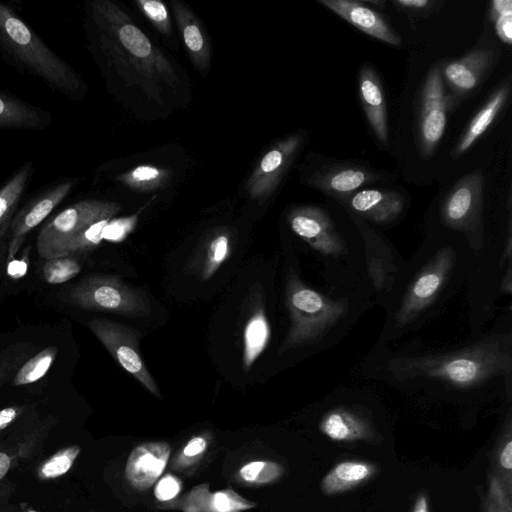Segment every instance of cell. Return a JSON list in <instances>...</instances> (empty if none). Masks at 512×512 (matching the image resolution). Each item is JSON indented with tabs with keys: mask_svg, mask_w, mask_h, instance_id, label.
I'll use <instances>...</instances> for the list:
<instances>
[{
	"mask_svg": "<svg viewBox=\"0 0 512 512\" xmlns=\"http://www.w3.org/2000/svg\"><path fill=\"white\" fill-rule=\"evenodd\" d=\"M354 375L407 390L468 394L500 388L511 394L510 317L500 319L478 340L456 348L394 350L376 343Z\"/></svg>",
	"mask_w": 512,
	"mask_h": 512,
	"instance_id": "1",
	"label": "cell"
},
{
	"mask_svg": "<svg viewBox=\"0 0 512 512\" xmlns=\"http://www.w3.org/2000/svg\"><path fill=\"white\" fill-rule=\"evenodd\" d=\"M476 258L463 238L429 239L403 265L386 301L377 343L388 345L422 326L475 273Z\"/></svg>",
	"mask_w": 512,
	"mask_h": 512,
	"instance_id": "2",
	"label": "cell"
},
{
	"mask_svg": "<svg viewBox=\"0 0 512 512\" xmlns=\"http://www.w3.org/2000/svg\"><path fill=\"white\" fill-rule=\"evenodd\" d=\"M87 34L91 50L128 85H137L162 104L165 86L179 87V78L166 56L128 14L111 0H91Z\"/></svg>",
	"mask_w": 512,
	"mask_h": 512,
	"instance_id": "3",
	"label": "cell"
},
{
	"mask_svg": "<svg viewBox=\"0 0 512 512\" xmlns=\"http://www.w3.org/2000/svg\"><path fill=\"white\" fill-rule=\"evenodd\" d=\"M289 328L279 354L290 350H326L341 340L374 303L357 294L323 293L290 268L285 280Z\"/></svg>",
	"mask_w": 512,
	"mask_h": 512,
	"instance_id": "4",
	"label": "cell"
},
{
	"mask_svg": "<svg viewBox=\"0 0 512 512\" xmlns=\"http://www.w3.org/2000/svg\"><path fill=\"white\" fill-rule=\"evenodd\" d=\"M287 220L294 234L320 260L331 293L357 294L374 303L361 236L354 239L347 236L331 215L319 206L295 207L288 213Z\"/></svg>",
	"mask_w": 512,
	"mask_h": 512,
	"instance_id": "5",
	"label": "cell"
},
{
	"mask_svg": "<svg viewBox=\"0 0 512 512\" xmlns=\"http://www.w3.org/2000/svg\"><path fill=\"white\" fill-rule=\"evenodd\" d=\"M0 54L19 72L79 101L87 92L80 74L56 54L8 4L0 1Z\"/></svg>",
	"mask_w": 512,
	"mask_h": 512,
	"instance_id": "6",
	"label": "cell"
},
{
	"mask_svg": "<svg viewBox=\"0 0 512 512\" xmlns=\"http://www.w3.org/2000/svg\"><path fill=\"white\" fill-rule=\"evenodd\" d=\"M484 176L480 169L462 176L448 191L441 207L442 226L465 240L476 258V274H482L486 257L484 226Z\"/></svg>",
	"mask_w": 512,
	"mask_h": 512,
	"instance_id": "7",
	"label": "cell"
},
{
	"mask_svg": "<svg viewBox=\"0 0 512 512\" xmlns=\"http://www.w3.org/2000/svg\"><path fill=\"white\" fill-rule=\"evenodd\" d=\"M67 301L79 308L145 317L151 313L147 297L113 275H89L67 293Z\"/></svg>",
	"mask_w": 512,
	"mask_h": 512,
	"instance_id": "8",
	"label": "cell"
},
{
	"mask_svg": "<svg viewBox=\"0 0 512 512\" xmlns=\"http://www.w3.org/2000/svg\"><path fill=\"white\" fill-rule=\"evenodd\" d=\"M121 209L119 203L97 199L78 201L65 208L40 230L36 248L43 259L58 258L64 246L92 224L111 219Z\"/></svg>",
	"mask_w": 512,
	"mask_h": 512,
	"instance_id": "9",
	"label": "cell"
},
{
	"mask_svg": "<svg viewBox=\"0 0 512 512\" xmlns=\"http://www.w3.org/2000/svg\"><path fill=\"white\" fill-rule=\"evenodd\" d=\"M442 62L427 73L421 87L417 109V140L423 157L432 156L447 125L448 112L456 103L442 77Z\"/></svg>",
	"mask_w": 512,
	"mask_h": 512,
	"instance_id": "10",
	"label": "cell"
},
{
	"mask_svg": "<svg viewBox=\"0 0 512 512\" xmlns=\"http://www.w3.org/2000/svg\"><path fill=\"white\" fill-rule=\"evenodd\" d=\"M364 245L365 268L374 303L382 306L389 296L404 259L374 227L351 215Z\"/></svg>",
	"mask_w": 512,
	"mask_h": 512,
	"instance_id": "11",
	"label": "cell"
},
{
	"mask_svg": "<svg viewBox=\"0 0 512 512\" xmlns=\"http://www.w3.org/2000/svg\"><path fill=\"white\" fill-rule=\"evenodd\" d=\"M87 325L122 369L153 396L160 398L158 385L142 359L138 333L121 323L106 319H92Z\"/></svg>",
	"mask_w": 512,
	"mask_h": 512,
	"instance_id": "12",
	"label": "cell"
},
{
	"mask_svg": "<svg viewBox=\"0 0 512 512\" xmlns=\"http://www.w3.org/2000/svg\"><path fill=\"white\" fill-rule=\"evenodd\" d=\"M303 140V134L296 133L279 140L269 148L247 180L246 188L250 198L266 199L275 191Z\"/></svg>",
	"mask_w": 512,
	"mask_h": 512,
	"instance_id": "13",
	"label": "cell"
},
{
	"mask_svg": "<svg viewBox=\"0 0 512 512\" xmlns=\"http://www.w3.org/2000/svg\"><path fill=\"white\" fill-rule=\"evenodd\" d=\"M77 185L76 179L58 181L37 194L10 222L8 260H12L30 231L36 228Z\"/></svg>",
	"mask_w": 512,
	"mask_h": 512,
	"instance_id": "14",
	"label": "cell"
},
{
	"mask_svg": "<svg viewBox=\"0 0 512 512\" xmlns=\"http://www.w3.org/2000/svg\"><path fill=\"white\" fill-rule=\"evenodd\" d=\"M495 52L488 48H477L460 59L442 64V77L449 93L460 98L475 91L495 62Z\"/></svg>",
	"mask_w": 512,
	"mask_h": 512,
	"instance_id": "15",
	"label": "cell"
},
{
	"mask_svg": "<svg viewBox=\"0 0 512 512\" xmlns=\"http://www.w3.org/2000/svg\"><path fill=\"white\" fill-rule=\"evenodd\" d=\"M349 214L367 223L389 226L399 220L405 207L404 196L390 189H362L345 202Z\"/></svg>",
	"mask_w": 512,
	"mask_h": 512,
	"instance_id": "16",
	"label": "cell"
},
{
	"mask_svg": "<svg viewBox=\"0 0 512 512\" xmlns=\"http://www.w3.org/2000/svg\"><path fill=\"white\" fill-rule=\"evenodd\" d=\"M170 454V445L163 441L136 446L130 452L124 469L129 485L140 491L149 489L164 472Z\"/></svg>",
	"mask_w": 512,
	"mask_h": 512,
	"instance_id": "17",
	"label": "cell"
},
{
	"mask_svg": "<svg viewBox=\"0 0 512 512\" xmlns=\"http://www.w3.org/2000/svg\"><path fill=\"white\" fill-rule=\"evenodd\" d=\"M318 2L361 32L393 46L401 45V38L386 19L362 1L318 0Z\"/></svg>",
	"mask_w": 512,
	"mask_h": 512,
	"instance_id": "18",
	"label": "cell"
},
{
	"mask_svg": "<svg viewBox=\"0 0 512 512\" xmlns=\"http://www.w3.org/2000/svg\"><path fill=\"white\" fill-rule=\"evenodd\" d=\"M379 176L357 165L339 164L323 168L310 176L308 185L345 202L360 187L376 181Z\"/></svg>",
	"mask_w": 512,
	"mask_h": 512,
	"instance_id": "19",
	"label": "cell"
},
{
	"mask_svg": "<svg viewBox=\"0 0 512 512\" xmlns=\"http://www.w3.org/2000/svg\"><path fill=\"white\" fill-rule=\"evenodd\" d=\"M358 90L367 122L377 140L388 144V119L382 82L370 65H363L358 73Z\"/></svg>",
	"mask_w": 512,
	"mask_h": 512,
	"instance_id": "20",
	"label": "cell"
},
{
	"mask_svg": "<svg viewBox=\"0 0 512 512\" xmlns=\"http://www.w3.org/2000/svg\"><path fill=\"white\" fill-rule=\"evenodd\" d=\"M51 123L49 111L0 89V130L42 131Z\"/></svg>",
	"mask_w": 512,
	"mask_h": 512,
	"instance_id": "21",
	"label": "cell"
},
{
	"mask_svg": "<svg viewBox=\"0 0 512 512\" xmlns=\"http://www.w3.org/2000/svg\"><path fill=\"white\" fill-rule=\"evenodd\" d=\"M177 26L194 67L204 73L210 64L211 47L206 33L193 12L183 3L171 2Z\"/></svg>",
	"mask_w": 512,
	"mask_h": 512,
	"instance_id": "22",
	"label": "cell"
},
{
	"mask_svg": "<svg viewBox=\"0 0 512 512\" xmlns=\"http://www.w3.org/2000/svg\"><path fill=\"white\" fill-rule=\"evenodd\" d=\"M510 89V80L506 79V81L501 83L497 89L492 92L480 110L471 119L453 148L451 153L453 158L465 154L489 129L506 105L510 95Z\"/></svg>",
	"mask_w": 512,
	"mask_h": 512,
	"instance_id": "23",
	"label": "cell"
},
{
	"mask_svg": "<svg viewBox=\"0 0 512 512\" xmlns=\"http://www.w3.org/2000/svg\"><path fill=\"white\" fill-rule=\"evenodd\" d=\"M183 512H241L256 507L231 488L209 492L208 484L194 487L180 502Z\"/></svg>",
	"mask_w": 512,
	"mask_h": 512,
	"instance_id": "24",
	"label": "cell"
},
{
	"mask_svg": "<svg viewBox=\"0 0 512 512\" xmlns=\"http://www.w3.org/2000/svg\"><path fill=\"white\" fill-rule=\"evenodd\" d=\"M271 337L269 320L261 304L253 310L243 330V370L248 372L266 349Z\"/></svg>",
	"mask_w": 512,
	"mask_h": 512,
	"instance_id": "25",
	"label": "cell"
},
{
	"mask_svg": "<svg viewBox=\"0 0 512 512\" xmlns=\"http://www.w3.org/2000/svg\"><path fill=\"white\" fill-rule=\"evenodd\" d=\"M47 427L35 429L16 441L0 444V483L19 464L33 457L41 448Z\"/></svg>",
	"mask_w": 512,
	"mask_h": 512,
	"instance_id": "26",
	"label": "cell"
},
{
	"mask_svg": "<svg viewBox=\"0 0 512 512\" xmlns=\"http://www.w3.org/2000/svg\"><path fill=\"white\" fill-rule=\"evenodd\" d=\"M34 165L26 162L0 188V230L8 224L33 176Z\"/></svg>",
	"mask_w": 512,
	"mask_h": 512,
	"instance_id": "27",
	"label": "cell"
},
{
	"mask_svg": "<svg viewBox=\"0 0 512 512\" xmlns=\"http://www.w3.org/2000/svg\"><path fill=\"white\" fill-rule=\"evenodd\" d=\"M319 427L329 438L338 441L359 437L365 430L363 420L345 407L331 409Z\"/></svg>",
	"mask_w": 512,
	"mask_h": 512,
	"instance_id": "28",
	"label": "cell"
},
{
	"mask_svg": "<svg viewBox=\"0 0 512 512\" xmlns=\"http://www.w3.org/2000/svg\"><path fill=\"white\" fill-rule=\"evenodd\" d=\"M171 171L154 165H139L122 173L116 179L124 186L138 192H152L163 187Z\"/></svg>",
	"mask_w": 512,
	"mask_h": 512,
	"instance_id": "29",
	"label": "cell"
},
{
	"mask_svg": "<svg viewBox=\"0 0 512 512\" xmlns=\"http://www.w3.org/2000/svg\"><path fill=\"white\" fill-rule=\"evenodd\" d=\"M370 473V467L364 463H340L324 478L323 489L326 493L348 489L368 477Z\"/></svg>",
	"mask_w": 512,
	"mask_h": 512,
	"instance_id": "30",
	"label": "cell"
},
{
	"mask_svg": "<svg viewBox=\"0 0 512 512\" xmlns=\"http://www.w3.org/2000/svg\"><path fill=\"white\" fill-rule=\"evenodd\" d=\"M80 453L79 445H70L60 449L36 468L37 478L40 481H50L67 474Z\"/></svg>",
	"mask_w": 512,
	"mask_h": 512,
	"instance_id": "31",
	"label": "cell"
},
{
	"mask_svg": "<svg viewBox=\"0 0 512 512\" xmlns=\"http://www.w3.org/2000/svg\"><path fill=\"white\" fill-rule=\"evenodd\" d=\"M57 352V347H47L30 358L16 373L13 384L22 386L40 380L50 369Z\"/></svg>",
	"mask_w": 512,
	"mask_h": 512,
	"instance_id": "32",
	"label": "cell"
},
{
	"mask_svg": "<svg viewBox=\"0 0 512 512\" xmlns=\"http://www.w3.org/2000/svg\"><path fill=\"white\" fill-rule=\"evenodd\" d=\"M231 253V238L228 231L216 233L208 242L202 266V279H210L229 258Z\"/></svg>",
	"mask_w": 512,
	"mask_h": 512,
	"instance_id": "33",
	"label": "cell"
},
{
	"mask_svg": "<svg viewBox=\"0 0 512 512\" xmlns=\"http://www.w3.org/2000/svg\"><path fill=\"white\" fill-rule=\"evenodd\" d=\"M283 474V467L273 461L258 460L243 465L239 476L244 482L264 485L277 480Z\"/></svg>",
	"mask_w": 512,
	"mask_h": 512,
	"instance_id": "34",
	"label": "cell"
},
{
	"mask_svg": "<svg viewBox=\"0 0 512 512\" xmlns=\"http://www.w3.org/2000/svg\"><path fill=\"white\" fill-rule=\"evenodd\" d=\"M81 271V264L75 258L70 256L48 259L42 269L44 280L48 284L64 283Z\"/></svg>",
	"mask_w": 512,
	"mask_h": 512,
	"instance_id": "35",
	"label": "cell"
},
{
	"mask_svg": "<svg viewBox=\"0 0 512 512\" xmlns=\"http://www.w3.org/2000/svg\"><path fill=\"white\" fill-rule=\"evenodd\" d=\"M109 220H100L72 238L61 250L59 257L71 256L97 247L103 240V230Z\"/></svg>",
	"mask_w": 512,
	"mask_h": 512,
	"instance_id": "36",
	"label": "cell"
},
{
	"mask_svg": "<svg viewBox=\"0 0 512 512\" xmlns=\"http://www.w3.org/2000/svg\"><path fill=\"white\" fill-rule=\"evenodd\" d=\"M489 17L498 38L505 44L512 43V1L493 0L489 4Z\"/></svg>",
	"mask_w": 512,
	"mask_h": 512,
	"instance_id": "37",
	"label": "cell"
},
{
	"mask_svg": "<svg viewBox=\"0 0 512 512\" xmlns=\"http://www.w3.org/2000/svg\"><path fill=\"white\" fill-rule=\"evenodd\" d=\"M135 4L152 25L162 34L169 35L171 20L166 6L159 0H135Z\"/></svg>",
	"mask_w": 512,
	"mask_h": 512,
	"instance_id": "38",
	"label": "cell"
},
{
	"mask_svg": "<svg viewBox=\"0 0 512 512\" xmlns=\"http://www.w3.org/2000/svg\"><path fill=\"white\" fill-rule=\"evenodd\" d=\"M138 223V214L110 219L103 230V240L120 243L132 233Z\"/></svg>",
	"mask_w": 512,
	"mask_h": 512,
	"instance_id": "39",
	"label": "cell"
},
{
	"mask_svg": "<svg viewBox=\"0 0 512 512\" xmlns=\"http://www.w3.org/2000/svg\"><path fill=\"white\" fill-rule=\"evenodd\" d=\"M392 4L400 11L414 17H427L441 9L439 0H394Z\"/></svg>",
	"mask_w": 512,
	"mask_h": 512,
	"instance_id": "40",
	"label": "cell"
},
{
	"mask_svg": "<svg viewBox=\"0 0 512 512\" xmlns=\"http://www.w3.org/2000/svg\"><path fill=\"white\" fill-rule=\"evenodd\" d=\"M181 487L182 484L179 478L172 474H166L158 480L154 488V494L159 501L167 502L179 494Z\"/></svg>",
	"mask_w": 512,
	"mask_h": 512,
	"instance_id": "41",
	"label": "cell"
},
{
	"mask_svg": "<svg viewBox=\"0 0 512 512\" xmlns=\"http://www.w3.org/2000/svg\"><path fill=\"white\" fill-rule=\"evenodd\" d=\"M208 439L205 435L191 438L184 446L182 456L185 459H195L201 456L207 449Z\"/></svg>",
	"mask_w": 512,
	"mask_h": 512,
	"instance_id": "42",
	"label": "cell"
},
{
	"mask_svg": "<svg viewBox=\"0 0 512 512\" xmlns=\"http://www.w3.org/2000/svg\"><path fill=\"white\" fill-rule=\"evenodd\" d=\"M24 406H8L0 410V433L7 429L23 413Z\"/></svg>",
	"mask_w": 512,
	"mask_h": 512,
	"instance_id": "43",
	"label": "cell"
},
{
	"mask_svg": "<svg viewBox=\"0 0 512 512\" xmlns=\"http://www.w3.org/2000/svg\"><path fill=\"white\" fill-rule=\"evenodd\" d=\"M27 268H28L27 258L12 259L8 263L7 274L11 278H21L26 274Z\"/></svg>",
	"mask_w": 512,
	"mask_h": 512,
	"instance_id": "44",
	"label": "cell"
},
{
	"mask_svg": "<svg viewBox=\"0 0 512 512\" xmlns=\"http://www.w3.org/2000/svg\"><path fill=\"white\" fill-rule=\"evenodd\" d=\"M501 465L510 470L512 468V442L509 441L500 456Z\"/></svg>",
	"mask_w": 512,
	"mask_h": 512,
	"instance_id": "45",
	"label": "cell"
},
{
	"mask_svg": "<svg viewBox=\"0 0 512 512\" xmlns=\"http://www.w3.org/2000/svg\"><path fill=\"white\" fill-rule=\"evenodd\" d=\"M413 512H428L427 500L424 496L417 500Z\"/></svg>",
	"mask_w": 512,
	"mask_h": 512,
	"instance_id": "46",
	"label": "cell"
},
{
	"mask_svg": "<svg viewBox=\"0 0 512 512\" xmlns=\"http://www.w3.org/2000/svg\"><path fill=\"white\" fill-rule=\"evenodd\" d=\"M365 5H373V6H376L377 8H384L386 2L383 1V0H366V1H362Z\"/></svg>",
	"mask_w": 512,
	"mask_h": 512,
	"instance_id": "47",
	"label": "cell"
}]
</instances>
